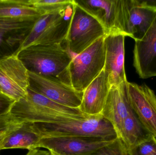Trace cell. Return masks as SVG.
Here are the masks:
<instances>
[{"mask_svg":"<svg viewBox=\"0 0 156 155\" xmlns=\"http://www.w3.org/2000/svg\"><path fill=\"white\" fill-rule=\"evenodd\" d=\"M17 56L28 72L71 86L68 69L72 57L61 44L31 45Z\"/></svg>","mask_w":156,"mask_h":155,"instance_id":"6da1fadb","label":"cell"},{"mask_svg":"<svg viewBox=\"0 0 156 155\" xmlns=\"http://www.w3.org/2000/svg\"><path fill=\"white\" fill-rule=\"evenodd\" d=\"M9 113L20 123H55L84 119L79 108H72L55 103L27 89V95L13 104Z\"/></svg>","mask_w":156,"mask_h":155,"instance_id":"7a4b0ae2","label":"cell"},{"mask_svg":"<svg viewBox=\"0 0 156 155\" xmlns=\"http://www.w3.org/2000/svg\"><path fill=\"white\" fill-rule=\"evenodd\" d=\"M31 123L34 131L41 138L94 137L109 140L118 138L112 125L102 115L62 123Z\"/></svg>","mask_w":156,"mask_h":155,"instance_id":"3957f363","label":"cell"},{"mask_svg":"<svg viewBox=\"0 0 156 155\" xmlns=\"http://www.w3.org/2000/svg\"><path fill=\"white\" fill-rule=\"evenodd\" d=\"M73 12V2L46 12L36 21L19 52L34 45L61 44L65 42Z\"/></svg>","mask_w":156,"mask_h":155,"instance_id":"277c9868","label":"cell"},{"mask_svg":"<svg viewBox=\"0 0 156 155\" xmlns=\"http://www.w3.org/2000/svg\"><path fill=\"white\" fill-rule=\"evenodd\" d=\"M104 36L101 37L83 52L71 54L72 59L68 71L71 86L83 93L104 68Z\"/></svg>","mask_w":156,"mask_h":155,"instance_id":"5b68a950","label":"cell"},{"mask_svg":"<svg viewBox=\"0 0 156 155\" xmlns=\"http://www.w3.org/2000/svg\"><path fill=\"white\" fill-rule=\"evenodd\" d=\"M106 35L101 25L73 2V12L65 42L72 54L83 52L98 39Z\"/></svg>","mask_w":156,"mask_h":155,"instance_id":"8992f818","label":"cell"},{"mask_svg":"<svg viewBox=\"0 0 156 155\" xmlns=\"http://www.w3.org/2000/svg\"><path fill=\"white\" fill-rule=\"evenodd\" d=\"M78 6L96 19L106 35L125 31L126 0H75Z\"/></svg>","mask_w":156,"mask_h":155,"instance_id":"52a82bcc","label":"cell"},{"mask_svg":"<svg viewBox=\"0 0 156 155\" xmlns=\"http://www.w3.org/2000/svg\"><path fill=\"white\" fill-rule=\"evenodd\" d=\"M28 72L17 55L0 60V92L16 102L27 94Z\"/></svg>","mask_w":156,"mask_h":155,"instance_id":"ba28073f","label":"cell"},{"mask_svg":"<svg viewBox=\"0 0 156 155\" xmlns=\"http://www.w3.org/2000/svg\"><path fill=\"white\" fill-rule=\"evenodd\" d=\"M28 89L67 107L79 108L83 93L61 82L48 79L28 72Z\"/></svg>","mask_w":156,"mask_h":155,"instance_id":"9c48e42d","label":"cell"},{"mask_svg":"<svg viewBox=\"0 0 156 155\" xmlns=\"http://www.w3.org/2000/svg\"><path fill=\"white\" fill-rule=\"evenodd\" d=\"M115 140L94 137H46L41 138L38 148H45L57 155H90Z\"/></svg>","mask_w":156,"mask_h":155,"instance_id":"30bf717a","label":"cell"},{"mask_svg":"<svg viewBox=\"0 0 156 155\" xmlns=\"http://www.w3.org/2000/svg\"><path fill=\"white\" fill-rule=\"evenodd\" d=\"M132 110L147 133L156 138V95L147 85L128 82Z\"/></svg>","mask_w":156,"mask_h":155,"instance_id":"8fae6325","label":"cell"},{"mask_svg":"<svg viewBox=\"0 0 156 155\" xmlns=\"http://www.w3.org/2000/svg\"><path fill=\"white\" fill-rule=\"evenodd\" d=\"M37 19L0 18V60L17 55Z\"/></svg>","mask_w":156,"mask_h":155,"instance_id":"7c38bea8","label":"cell"},{"mask_svg":"<svg viewBox=\"0 0 156 155\" xmlns=\"http://www.w3.org/2000/svg\"><path fill=\"white\" fill-rule=\"evenodd\" d=\"M121 34H109L104 36L105 63L104 70L109 76L110 87L127 81L125 69V39Z\"/></svg>","mask_w":156,"mask_h":155,"instance_id":"4fadbf2b","label":"cell"},{"mask_svg":"<svg viewBox=\"0 0 156 155\" xmlns=\"http://www.w3.org/2000/svg\"><path fill=\"white\" fill-rule=\"evenodd\" d=\"M135 42L133 66L139 77L156 76V16L144 37Z\"/></svg>","mask_w":156,"mask_h":155,"instance_id":"5bb4252c","label":"cell"},{"mask_svg":"<svg viewBox=\"0 0 156 155\" xmlns=\"http://www.w3.org/2000/svg\"><path fill=\"white\" fill-rule=\"evenodd\" d=\"M128 81L110 87L101 115L111 123L117 137L126 118L133 111L128 91Z\"/></svg>","mask_w":156,"mask_h":155,"instance_id":"9a60e30c","label":"cell"},{"mask_svg":"<svg viewBox=\"0 0 156 155\" xmlns=\"http://www.w3.org/2000/svg\"><path fill=\"white\" fill-rule=\"evenodd\" d=\"M110 89L109 76L103 69L83 92L80 111L89 116L101 115Z\"/></svg>","mask_w":156,"mask_h":155,"instance_id":"2e32d148","label":"cell"},{"mask_svg":"<svg viewBox=\"0 0 156 155\" xmlns=\"http://www.w3.org/2000/svg\"><path fill=\"white\" fill-rule=\"evenodd\" d=\"M156 16V10L141 6L135 0H126L125 31L135 41L144 37Z\"/></svg>","mask_w":156,"mask_h":155,"instance_id":"e0dca14e","label":"cell"},{"mask_svg":"<svg viewBox=\"0 0 156 155\" xmlns=\"http://www.w3.org/2000/svg\"><path fill=\"white\" fill-rule=\"evenodd\" d=\"M41 137L36 133L31 123H22L9 132L0 142V150L24 149L32 150L38 148Z\"/></svg>","mask_w":156,"mask_h":155,"instance_id":"ac0fdd59","label":"cell"},{"mask_svg":"<svg viewBox=\"0 0 156 155\" xmlns=\"http://www.w3.org/2000/svg\"><path fill=\"white\" fill-rule=\"evenodd\" d=\"M150 136L133 110L124 121L118 138L121 139L128 155H134L138 146Z\"/></svg>","mask_w":156,"mask_h":155,"instance_id":"d6986e66","label":"cell"},{"mask_svg":"<svg viewBox=\"0 0 156 155\" xmlns=\"http://www.w3.org/2000/svg\"><path fill=\"white\" fill-rule=\"evenodd\" d=\"M45 13L30 0H0V18H38Z\"/></svg>","mask_w":156,"mask_h":155,"instance_id":"ffe728a7","label":"cell"},{"mask_svg":"<svg viewBox=\"0 0 156 155\" xmlns=\"http://www.w3.org/2000/svg\"><path fill=\"white\" fill-rule=\"evenodd\" d=\"M31 4L45 12L72 4L73 0H30Z\"/></svg>","mask_w":156,"mask_h":155,"instance_id":"44dd1931","label":"cell"},{"mask_svg":"<svg viewBox=\"0 0 156 155\" xmlns=\"http://www.w3.org/2000/svg\"><path fill=\"white\" fill-rule=\"evenodd\" d=\"M90 155H128L121 139L117 138L112 143L101 147Z\"/></svg>","mask_w":156,"mask_h":155,"instance_id":"7402d4cb","label":"cell"},{"mask_svg":"<svg viewBox=\"0 0 156 155\" xmlns=\"http://www.w3.org/2000/svg\"><path fill=\"white\" fill-rule=\"evenodd\" d=\"M134 155H156V138L150 136L140 144Z\"/></svg>","mask_w":156,"mask_h":155,"instance_id":"603a6c76","label":"cell"},{"mask_svg":"<svg viewBox=\"0 0 156 155\" xmlns=\"http://www.w3.org/2000/svg\"><path fill=\"white\" fill-rule=\"evenodd\" d=\"M21 123L14 119L10 113L0 116V133L15 129Z\"/></svg>","mask_w":156,"mask_h":155,"instance_id":"cb8c5ba5","label":"cell"},{"mask_svg":"<svg viewBox=\"0 0 156 155\" xmlns=\"http://www.w3.org/2000/svg\"><path fill=\"white\" fill-rule=\"evenodd\" d=\"M15 101L0 92V116L9 113Z\"/></svg>","mask_w":156,"mask_h":155,"instance_id":"d4e9b609","label":"cell"},{"mask_svg":"<svg viewBox=\"0 0 156 155\" xmlns=\"http://www.w3.org/2000/svg\"><path fill=\"white\" fill-rule=\"evenodd\" d=\"M135 2L138 5L156 10V0H135Z\"/></svg>","mask_w":156,"mask_h":155,"instance_id":"484cf974","label":"cell"},{"mask_svg":"<svg viewBox=\"0 0 156 155\" xmlns=\"http://www.w3.org/2000/svg\"><path fill=\"white\" fill-rule=\"evenodd\" d=\"M26 155H51V153L49 151L40 150L37 148L30 150Z\"/></svg>","mask_w":156,"mask_h":155,"instance_id":"4316f807","label":"cell"},{"mask_svg":"<svg viewBox=\"0 0 156 155\" xmlns=\"http://www.w3.org/2000/svg\"><path fill=\"white\" fill-rule=\"evenodd\" d=\"M11 131H12V130H11ZM10 131H9V132H5V133H0V142H1V141L2 140V139L4 138L5 136H6V135L9 132H10Z\"/></svg>","mask_w":156,"mask_h":155,"instance_id":"83f0119b","label":"cell"},{"mask_svg":"<svg viewBox=\"0 0 156 155\" xmlns=\"http://www.w3.org/2000/svg\"><path fill=\"white\" fill-rule=\"evenodd\" d=\"M51 153V155H57L53 153Z\"/></svg>","mask_w":156,"mask_h":155,"instance_id":"f1b7e54d","label":"cell"}]
</instances>
